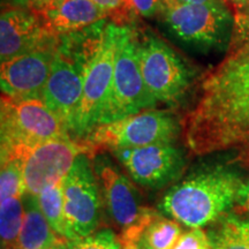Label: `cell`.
Masks as SVG:
<instances>
[{"instance_id": "cell-1", "label": "cell", "mask_w": 249, "mask_h": 249, "mask_svg": "<svg viewBox=\"0 0 249 249\" xmlns=\"http://www.w3.org/2000/svg\"><path fill=\"white\" fill-rule=\"evenodd\" d=\"M182 128L193 155L232 152L249 167V11L236 12L225 57L202 80Z\"/></svg>"}, {"instance_id": "cell-2", "label": "cell", "mask_w": 249, "mask_h": 249, "mask_svg": "<svg viewBox=\"0 0 249 249\" xmlns=\"http://www.w3.org/2000/svg\"><path fill=\"white\" fill-rule=\"evenodd\" d=\"M241 186L240 179L231 171H201L173 186L160 208L176 222L201 229L217 220L235 203Z\"/></svg>"}, {"instance_id": "cell-3", "label": "cell", "mask_w": 249, "mask_h": 249, "mask_svg": "<svg viewBox=\"0 0 249 249\" xmlns=\"http://www.w3.org/2000/svg\"><path fill=\"white\" fill-rule=\"evenodd\" d=\"M0 118L1 160H23L27 152L40 143L71 139L43 98H14L2 93Z\"/></svg>"}, {"instance_id": "cell-4", "label": "cell", "mask_w": 249, "mask_h": 249, "mask_svg": "<svg viewBox=\"0 0 249 249\" xmlns=\"http://www.w3.org/2000/svg\"><path fill=\"white\" fill-rule=\"evenodd\" d=\"M156 102L145 86L140 68L138 33L130 24H118L113 80L101 124L151 108Z\"/></svg>"}, {"instance_id": "cell-5", "label": "cell", "mask_w": 249, "mask_h": 249, "mask_svg": "<svg viewBox=\"0 0 249 249\" xmlns=\"http://www.w3.org/2000/svg\"><path fill=\"white\" fill-rule=\"evenodd\" d=\"M179 132L178 121L170 112L147 110L113 123L96 127L81 140L90 158L102 150L140 148L158 143H172Z\"/></svg>"}, {"instance_id": "cell-6", "label": "cell", "mask_w": 249, "mask_h": 249, "mask_svg": "<svg viewBox=\"0 0 249 249\" xmlns=\"http://www.w3.org/2000/svg\"><path fill=\"white\" fill-rule=\"evenodd\" d=\"M117 30V23L107 22L101 43L86 61L82 98L70 130L76 141L86 139L101 124L113 80Z\"/></svg>"}, {"instance_id": "cell-7", "label": "cell", "mask_w": 249, "mask_h": 249, "mask_svg": "<svg viewBox=\"0 0 249 249\" xmlns=\"http://www.w3.org/2000/svg\"><path fill=\"white\" fill-rule=\"evenodd\" d=\"M161 21L174 37L197 48L229 45L234 18L226 5L185 4L161 0Z\"/></svg>"}, {"instance_id": "cell-8", "label": "cell", "mask_w": 249, "mask_h": 249, "mask_svg": "<svg viewBox=\"0 0 249 249\" xmlns=\"http://www.w3.org/2000/svg\"><path fill=\"white\" fill-rule=\"evenodd\" d=\"M138 55L143 80L156 101L178 102L193 77L187 62L149 30L138 33Z\"/></svg>"}, {"instance_id": "cell-9", "label": "cell", "mask_w": 249, "mask_h": 249, "mask_svg": "<svg viewBox=\"0 0 249 249\" xmlns=\"http://www.w3.org/2000/svg\"><path fill=\"white\" fill-rule=\"evenodd\" d=\"M64 213L70 240L95 232L101 214V195L90 156L80 154L62 180Z\"/></svg>"}, {"instance_id": "cell-10", "label": "cell", "mask_w": 249, "mask_h": 249, "mask_svg": "<svg viewBox=\"0 0 249 249\" xmlns=\"http://www.w3.org/2000/svg\"><path fill=\"white\" fill-rule=\"evenodd\" d=\"M80 154H87L86 147L73 139L51 140L30 149L22 160L24 194L38 196L61 182Z\"/></svg>"}, {"instance_id": "cell-11", "label": "cell", "mask_w": 249, "mask_h": 249, "mask_svg": "<svg viewBox=\"0 0 249 249\" xmlns=\"http://www.w3.org/2000/svg\"><path fill=\"white\" fill-rule=\"evenodd\" d=\"M132 179L139 185L158 189L178 180L185 160L172 143H158L140 148L112 151Z\"/></svg>"}, {"instance_id": "cell-12", "label": "cell", "mask_w": 249, "mask_h": 249, "mask_svg": "<svg viewBox=\"0 0 249 249\" xmlns=\"http://www.w3.org/2000/svg\"><path fill=\"white\" fill-rule=\"evenodd\" d=\"M86 61L65 52L58 44L51 74L43 91L46 107L64 123L68 132L82 98Z\"/></svg>"}, {"instance_id": "cell-13", "label": "cell", "mask_w": 249, "mask_h": 249, "mask_svg": "<svg viewBox=\"0 0 249 249\" xmlns=\"http://www.w3.org/2000/svg\"><path fill=\"white\" fill-rule=\"evenodd\" d=\"M59 36L45 18L28 7L4 9L0 18V60H11L35 50L58 44Z\"/></svg>"}, {"instance_id": "cell-14", "label": "cell", "mask_w": 249, "mask_h": 249, "mask_svg": "<svg viewBox=\"0 0 249 249\" xmlns=\"http://www.w3.org/2000/svg\"><path fill=\"white\" fill-rule=\"evenodd\" d=\"M58 44L1 62L2 93L14 98H43Z\"/></svg>"}, {"instance_id": "cell-15", "label": "cell", "mask_w": 249, "mask_h": 249, "mask_svg": "<svg viewBox=\"0 0 249 249\" xmlns=\"http://www.w3.org/2000/svg\"><path fill=\"white\" fill-rule=\"evenodd\" d=\"M96 173L101 180L104 200L112 219L123 230L133 225L144 211V208L140 207L136 189L105 158L96 160Z\"/></svg>"}, {"instance_id": "cell-16", "label": "cell", "mask_w": 249, "mask_h": 249, "mask_svg": "<svg viewBox=\"0 0 249 249\" xmlns=\"http://www.w3.org/2000/svg\"><path fill=\"white\" fill-rule=\"evenodd\" d=\"M44 18L50 29L57 36H62L87 29L107 20L108 15L92 0H65Z\"/></svg>"}, {"instance_id": "cell-17", "label": "cell", "mask_w": 249, "mask_h": 249, "mask_svg": "<svg viewBox=\"0 0 249 249\" xmlns=\"http://www.w3.org/2000/svg\"><path fill=\"white\" fill-rule=\"evenodd\" d=\"M24 220L20 235L13 249H45L60 240L42 210L37 196L24 194Z\"/></svg>"}, {"instance_id": "cell-18", "label": "cell", "mask_w": 249, "mask_h": 249, "mask_svg": "<svg viewBox=\"0 0 249 249\" xmlns=\"http://www.w3.org/2000/svg\"><path fill=\"white\" fill-rule=\"evenodd\" d=\"M22 197H8L1 201V207H0L1 249H13L20 235L24 220Z\"/></svg>"}, {"instance_id": "cell-19", "label": "cell", "mask_w": 249, "mask_h": 249, "mask_svg": "<svg viewBox=\"0 0 249 249\" xmlns=\"http://www.w3.org/2000/svg\"><path fill=\"white\" fill-rule=\"evenodd\" d=\"M38 205L46 220L53 231L65 240H70L66 219L64 213V194H62V181L57 185L48 187L37 196Z\"/></svg>"}, {"instance_id": "cell-20", "label": "cell", "mask_w": 249, "mask_h": 249, "mask_svg": "<svg viewBox=\"0 0 249 249\" xmlns=\"http://www.w3.org/2000/svg\"><path fill=\"white\" fill-rule=\"evenodd\" d=\"M213 249H249V222L226 217L211 234Z\"/></svg>"}, {"instance_id": "cell-21", "label": "cell", "mask_w": 249, "mask_h": 249, "mask_svg": "<svg viewBox=\"0 0 249 249\" xmlns=\"http://www.w3.org/2000/svg\"><path fill=\"white\" fill-rule=\"evenodd\" d=\"M182 234L179 223L156 214L144 231L145 249H172Z\"/></svg>"}, {"instance_id": "cell-22", "label": "cell", "mask_w": 249, "mask_h": 249, "mask_svg": "<svg viewBox=\"0 0 249 249\" xmlns=\"http://www.w3.org/2000/svg\"><path fill=\"white\" fill-rule=\"evenodd\" d=\"M24 183L22 173V160H1L0 173V197L1 201L8 197H22Z\"/></svg>"}, {"instance_id": "cell-23", "label": "cell", "mask_w": 249, "mask_h": 249, "mask_svg": "<svg viewBox=\"0 0 249 249\" xmlns=\"http://www.w3.org/2000/svg\"><path fill=\"white\" fill-rule=\"evenodd\" d=\"M68 249H121L119 239L113 231L103 229L91 234L68 241Z\"/></svg>"}, {"instance_id": "cell-24", "label": "cell", "mask_w": 249, "mask_h": 249, "mask_svg": "<svg viewBox=\"0 0 249 249\" xmlns=\"http://www.w3.org/2000/svg\"><path fill=\"white\" fill-rule=\"evenodd\" d=\"M95 4L107 12L112 22L124 26L133 22L135 13L130 7L129 0H92Z\"/></svg>"}, {"instance_id": "cell-25", "label": "cell", "mask_w": 249, "mask_h": 249, "mask_svg": "<svg viewBox=\"0 0 249 249\" xmlns=\"http://www.w3.org/2000/svg\"><path fill=\"white\" fill-rule=\"evenodd\" d=\"M211 247L210 239L201 229L182 233L172 249H205Z\"/></svg>"}, {"instance_id": "cell-26", "label": "cell", "mask_w": 249, "mask_h": 249, "mask_svg": "<svg viewBox=\"0 0 249 249\" xmlns=\"http://www.w3.org/2000/svg\"><path fill=\"white\" fill-rule=\"evenodd\" d=\"M129 4L134 13L144 18L160 14L161 8V0H129Z\"/></svg>"}, {"instance_id": "cell-27", "label": "cell", "mask_w": 249, "mask_h": 249, "mask_svg": "<svg viewBox=\"0 0 249 249\" xmlns=\"http://www.w3.org/2000/svg\"><path fill=\"white\" fill-rule=\"evenodd\" d=\"M64 1L65 0H29L27 7L44 17L49 12L58 8Z\"/></svg>"}, {"instance_id": "cell-28", "label": "cell", "mask_w": 249, "mask_h": 249, "mask_svg": "<svg viewBox=\"0 0 249 249\" xmlns=\"http://www.w3.org/2000/svg\"><path fill=\"white\" fill-rule=\"evenodd\" d=\"M236 202L239 203V207L241 208L245 213H249V181L242 183L240 187V191L238 194V200Z\"/></svg>"}, {"instance_id": "cell-29", "label": "cell", "mask_w": 249, "mask_h": 249, "mask_svg": "<svg viewBox=\"0 0 249 249\" xmlns=\"http://www.w3.org/2000/svg\"><path fill=\"white\" fill-rule=\"evenodd\" d=\"M185 4H208V5H225L224 0H177Z\"/></svg>"}, {"instance_id": "cell-30", "label": "cell", "mask_w": 249, "mask_h": 249, "mask_svg": "<svg viewBox=\"0 0 249 249\" xmlns=\"http://www.w3.org/2000/svg\"><path fill=\"white\" fill-rule=\"evenodd\" d=\"M234 4L236 12H247L249 11V0H231Z\"/></svg>"}, {"instance_id": "cell-31", "label": "cell", "mask_w": 249, "mask_h": 249, "mask_svg": "<svg viewBox=\"0 0 249 249\" xmlns=\"http://www.w3.org/2000/svg\"><path fill=\"white\" fill-rule=\"evenodd\" d=\"M45 249H68V241L65 240V239H60V240L54 242L53 245L49 246Z\"/></svg>"}, {"instance_id": "cell-32", "label": "cell", "mask_w": 249, "mask_h": 249, "mask_svg": "<svg viewBox=\"0 0 249 249\" xmlns=\"http://www.w3.org/2000/svg\"><path fill=\"white\" fill-rule=\"evenodd\" d=\"M12 2H13L15 6H22V7H27L29 0H12Z\"/></svg>"}, {"instance_id": "cell-33", "label": "cell", "mask_w": 249, "mask_h": 249, "mask_svg": "<svg viewBox=\"0 0 249 249\" xmlns=\"http://www.w3.org/2000/svg\"><path fill=\"white\" fill-rule=\"evenodd\" d=\"M205 249H213V248H211V247H209V248H205Z\"/></svg>"}]
</instances>
